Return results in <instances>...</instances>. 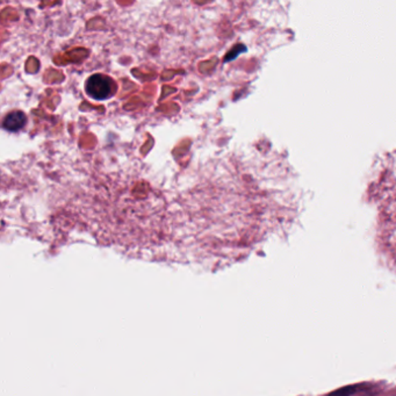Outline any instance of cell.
I'll list each match as a JSON object with an SVG mask.
<instances>
[{"label": "cell", "instance_id": "cell-3", "mask_svg": "<svg viewBox=\"0 0 396 396\" xmlns=\"http://www.w3.org/2000/svg\"><path fill=\"white\" fill-rule=\"evenodd\" d=\"M338 394H352V393H355V389L351 388H345L342 389V390H338Z\"/></svg>", "mask_w": 396, "mask_h": 396}, {"label": "cell", "instance_id": "cell-2", "mask_svg": "<svg viewBox=\"0 0 396 396\" xmlns=\"http://www.w3.org/2000/svg\"><path fill=\"white\" fill-rule=\"evenodd\" d=\"M27 122V118L23 112L14 111L10 113L4 120V128L8 131H18L21 128L25 127Z\"/></svg>", "mask_w": 396, "mask_h": 396}, {"label": "cell", "instance_id": "cell-1", "mask_svg": "<svg viewBox=\"0 0 396 396\" xmlns=\"http://www.w3.org/2000/svg\"><path fill=\"white\" fill-rule=\"evenodd\" d=\"M85 90L94 100H107L116 94L118 86L109 76L96 74L87 79Z\"/></svg>", "mask_w": 396, "mask_h": 396}]
</instances>
